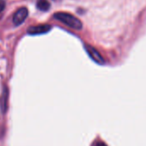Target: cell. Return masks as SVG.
<instances>
[{
  "label": "cell",
  "instance_id": "1",
  "mask_svg": "<svg viewBox=\"0 0 146 146\" xmlns=\"http://www.w3.org/2000/svg\"><path fill=\"white\" fill-rule=\"evenodd\" d=\"M54 17L73 29L79 30L83 28V23H81V21L71 14L66 12H57L54 14Z\"/></svg>",
  "mask_w": 146,
  "mask_h": 146
},
{
  "label": "cell",
  "instance_id": "2",
  "mask_svg": "<svg viewBox=\"0 0 146 146\" xmlns=\"http://www.w3.org/2000/svg\"><path fill=\"white\" fill-rule=\"evenodd\" d=\"M29 15V11L26 7H22L16 11L13 16V23L15 25H21Z\"/></svg>",
  "mask_w": 146,
  "mask_h": 146
},
{
  "label": "cell",
  "instance_id": "3",
  "mask_svg": "<svg viewBox=\"0 0 146 146\" xmlns=\"http://www.w3.org/2000/svg\"><path fill=\"white\" fill-rule=\"evenodd\" d=\"M52 27L49 24H40L36 26H32L29 28L28 34L31 35H42L49 32L51 30Z\"/></svg>",
  "mask_w": 146,
  "mask_h": 146
},
{
  "label": "cell",
  "instance_id": "4",
  "mask_svg": "<svg viewBox=\"0 0 146 146\" xmlns=\"http://www.w3.org/2000/svg\"><path fill=\"white\" fill-rule=\"evenodd\" d=\"M85 49L87 51V52L89 53L90 57L96 63L98 64H104V59L102 58V56L100 54V52L92 46L90 45H85Z\"/></svg>",
  "mask_w": 146,
  "mask_h": 146
},
{
  "label": "cell",
  "instance_id": "5",
  "mask_svg": "<svg viewBox=\"0 0 146 146\" xmlns=\"http://www.w3.org/2000/svg\"><path fill=\"white\" fill-rule=\"evenodd\" d=\"M8 97H9V90L7 86H5L3 89V93L0 99V108L3 113H6L7 108H8Z\"/></svg>",
  "mask_w": 146,
  "mask_h": 146
},
{
  "label": "cell",
  "instance_id": "6",
  "mask_svg": "<svg viewBox=\"0 0 146 146\" xmlns=\"http://www.w3.org/2000/svg\"><path fill=\"white\" fill-rule=\"evenodd\" d=\"M51 5L48 0H37L36 7L41 11H47L50 8Z\"/></svg>",
  "mask_w": 146,
  "mask_h": 146
},
{
  "label": "cell",
  "instance_id": "7",
  "mask_svg": "<svg viewBox=\"0 0 146 146\" xmlns=\"http://www.w3.org/2000/svg\"><path fill=\"white\" fill-rule=\"evenodd\" d=\"M5 8V0H0V13H1Z\"/></svg>",
  "mask_w": 146,
  "mask_h": 146
},
{
  "label": "cell",
  "instance_id": "8",
  "mask_svg": "<svg viewBox=\"0 0 146 146\" xmlns=\"http://www.w3.org/2000/svg\"><path fill=\"white\" fill-rule=\"evenodd\" d=\"M96 146H108V145L105 143H103V142H98L96 143Z\"/></svg>",
  "mask_w": 146,
  "mask_h": 146
}]
</instances>
